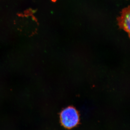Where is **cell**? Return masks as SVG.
Returning <instances> with one entry per match:
<instances>
[{
	"mask_svg": "<svg viewBox=\"0 0 130 130\" xmlns=\"http://www.w3.org/2000/svg\"><path fill=\"white\" fill-rule=\"evenodd\" d=\"M60 118L61 124L68 129L75 127L79 121L78 112L73 107H68L63 109L61 113Z\"/></svg>",
	"mask_w": 130,
	"mask_h": 130,
	"instance_id": "cell-1",
	"label": "cell"
},
{
	"mask_svg": "<svg viewBox=\"0 0 130 130\" xmlns=\"http://www.w3.org/2000/svg\"><path fill=\"white\" fill-rule=\"evenodd\" d=\"M119 27L125 31L130 37V6L122 9L121 15L117 18Z\"/></svg>",
	"mask_w": 130,
	"mask_h": 130,
	"instance_id": "cell-2",
	"label": "cell"
},
{
	"mask_svg": "<svg viewBox=\"0 0 130 130\" xmlns=\"http://www.w3.org/2000/svg\"><path fill=\"white\" fill-rule=\"evenodd\" d=\"M53 2H55L57 0H51Z\"/></svg>",
	"mask_w": 130,
	"mask_h": 130,
	"instance_id": "cell-3",
	"label": "cell"
}]
</instances>
